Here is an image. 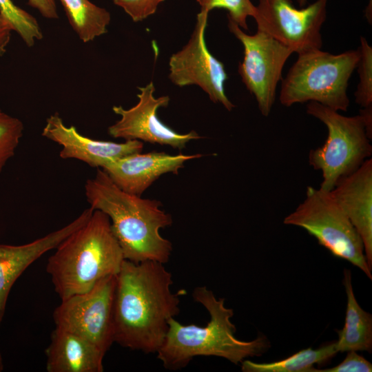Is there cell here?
I'll return each instance as SVG.
<instances>
[{"mask_svg":"<svg viewBox=\"0 0 372 372\" xmlns=\"http://www.w3.org/2000/svg\"><path fill=\"white\" fill-rule=\"evenodd\" d=\"M172 275L156 261L125 260L116 275L113 321L114 342L121 346L156 353L163 345L168 322L180 311V296L172 293Z\"/></svg>","mask_w":372,"mask_h":372,"instance_id":"obj_1","label":"cell"},{"mask_svg":"<svg viewBox=\"0 0 372 372\" xmlns=\"http://www.w3.org/2000/svg\"><path fill=\"white\" fill-rule=\"evenodd\" d=\"M84 187L90 207L109 217L125 260L135 263L169 261L172 245L160 230L170 226L172 218L160 201L122 190L101 168L96 169Z\"/></svg>","mask_w":372,"mask_h":372,"instance_id":"obj_2","label":"cell"},{"mask_svg":"<svg viewBox=\"0 0 372 372\" xmlns=\"http://www.w3.org/2000/svg\"><path fill=\"white\" fill-rule=\"evenodd\" d=\"M192 296L209 312V322L205 327H198L169 319L165 341L156 353L166 369L185 368L196 356H216L238 364L247 358L260 356L269 349L270 342L264 335L249 342L236 338V329L230 320L234 311L225 306V298L217 299L205 286L196 287Z\"/></svg>","mask_w":372,"mask_h":372,"instance_id":"obj_3","label":"cell"},{"mask_svg":"<svg viewBox=\"0 0 372 372\" xmlns=\"http://www.w3.org/2000/svg\"><path fill=\"white\" fill-rule=\"evenodd\" d=\"M55 249L46 271L61 300L116 276L125 260L109 217L99 210H94L89 220Z\"/></svg>","mask_w":372,"mask_h":372,"instance_id":"obj_4","label":"cell"},{"mask_svg":"<svg viewBox=\"0 0 372 372\" xmlns=\"http://www.w3.org/2000/svg\"><path fill=\"white\" fill-rule=\"evenodd\" d=\"M360 56L359 48L338 54L321 49L298 54L282 79L280 103L290 107L313 101L336 111H347L349 81Z\"/></svg>","mask_w":372,"mask_h":372,"instance_id":"obj_5","label":"cell"},{"mask_svg":"<svg viewBox=\"0 0 372 372\" xmlns=\"http://www.w3.org/2000/svg\"><path fill=\"white\" fill-rule=\"evenodd\" d=\"M307 112L327 127L326 141L310 151L309 163L322 172L320 187L331 191L341 178L355 172L371 158V139L360 114L346 116L313 101L307 104Z\"/></svg>","mask_w":372,"mask_h":372,"instance_id":"obj_6","label":"cell"},{"mask_svg":"<svg viewBox=\"0 0 372 372\" xmlns=\"http://www.w3.org/2000/svg\"><path fill=\"white\" fill-rule=\"evenodd\" d=\"M283 223L304 229L334 256L349 261L372 279L362 240L330 191L308 186L303 202Z\"/></svg>","mask_w":372,"mask_h":372,"instance_id":"obj_7","label":"cell"},{"mask_svg":"<svg viewBox=\"0 0 372 372\" xmlns=\"http://www.w3.org/2000/svg\"><path fill=\"white\" fill-rule=\"evenodd\" d=\"M327 6V0H317L298 9L291 0H258L253 17L258 30L300 54L321 49Z\"/></svg>","mask_w":372,"mask_h":372,"instance_id":"obj_8","label":"cell"},{"mask_svg":"<svg viewBox=\"0 0 372 372\" xmlns=\"http://www.w3.org/2000/svg\"><path fill=\"white\" fill-rule=\"evenodd\" d=\"M228 28L244 48L238 70L242 81L254 96L261 114L267 116L275 101L278 83L282 80L283 67L293 52L261 31L252 35L245 33L230 19Z\"/></svg>","mask_w":372,"mask_h":372,"instance_id":"obj_9","label":"cell"},{"mask_svg":"<svg viewBox=\"0 0 372 372\" xmlns=\"http://www.w3.org/2000/svg\"><path fill=\"white\" fill-rule=\"evenodd\" d=\"M116 284V276H107L90 291L62 300L53 313L56 327L87 339L105 354L114 342Z\"/></svg>","mask_w":372,"mask_h":372,"instance_id":"obj_10","label":"cell"},{"mask_svg":"<svg viewBox=\"0 0 372 372\" xmlns=\"http://www.w3.org/2000/svg\"><path fill=\"white\" fill-rule=\"evenodd\" d=\"M208 14L200 11L187 43L170 56L169 78L178 87L199 86L212 102L231 111L235 105L225 94L227 74L224 64L210 53L205 43Z\"/></svg>","mask_w":372,"mask_h":372,"instance_id":"obj_11","label":"cell"},{"mask_svg":"<svg viewBox=\"0 0 372 372\" xmlns=\"http://www.w3.org/2000/svg\"><path fill=\"white\" fill-rule=\"evenodd\" d=\"M138 89V101L134 106L129 109L121 105L113 106L112 111L121 118L108 127L111 136L169 145L178 149L185 148L190 141L201 138L194 130L180 134L160 121L157 111L160 107H167L170 98L168 96L156 98L153 81Z\"/></svg>","mask_w":372,"mask_h":372,"instance_id":"obj_12","label":"cell"},{"mask_svg":"<svg viewBox=\"0 0 372 372\" xmlns=\"http://www.w3.org/2000/svg\"><path fill=\"white\" fill-rule=\"evenodd\" d=\"M41 135L61 147L59 152L61 158L76 159L96 169H102L122 157L141 152L143 148V143L138 140L115 143L88 138L80 134L75 126L65 125L58 113L47 118Z\"/></svg>","mask_w":372,"mask_h":372,"instance_id":"obj_13","label":"cell"},{"mask_svg":"<svg viewBox=\"0 0 372 372\" xmlns=\"http://www.w3.org/2000/svg\"><path fill=\"white\" fill-rule=\"evenodd\" d=\"M202 156L201 154L171 155L164 152H141L115 160L102 169L122 190L141 196L162 175L178 174L186 161Z\"/></svg>","mask_w":372,"mask_h":372,"instance_id":"obj_14","label":"cell"},{"mask_svg":"<svg viewBox=\"0 0 372 372\" xmlns=\"http://www.w3.org/2000/svg\"><path fill=\"white\" fill-rule=\"evenodd\" d=\"M330 193L359 234L367 263L372 270L371 158L353 173L341 178Z\"/></svg>","mask_w":372,"mask_h":372,"instance_id":"obj_15","label":"cell"},{"mask_svg":"<svg viewBox=\"0 0 372 372\" xmlns=\"http://www.w3.org/2000/svg\"><path fill=\"white\" fill-rule=\"evenodd\" d=\"M90 207L62 228L21 245H0V325L10 291L21 273L45 253L55 249L90 218Z\"/></svg>","mask_w":372,"mask_h":372,"instance_id":"obj_16","label":"cell"},{"mask_svg":"<svg viewBox=\"0 0 372 372\" xmlns=\"http://www.w3.org/2000/svg\"><path fill=\"white\" fill-rule=\"evenodd\" d=\"M48 372H103L105 353L87 339L56 327L45 349Z\"/></svg>","mask_w":372,"mask_h":372,"instance_id":"obj_17","label":"cell"},{"mask_svg":"<svg viewBox=\"0 0 372 372\" xmlns=\"http://www.w3.org/2000/svg\"><path fill=\"white\" fill-rule=\"evenodd\" d=\"M343 284L345 287L347 303L345 322L343 328L338 331V340L335 342L337 352L351 351H372V316L360 306L355 297L351 282V273L344 271Z\"/></svg>","mask_w":372,"mask_h":372,"instance_id":"obj_18","label":"cell"},{"mask_svg":"<svg viewBox=\"0 0 372 372\" xmlns=\"http://www.w3.org/2000/svg\"><path fill=\"white\" fill-rule=\"evenodd\" d=\"M68 22L83 43H88L107 32L110 12L89 0H60Z\"/></svg>","mask_w":372,"mask_h":372,"instance_id":"obj_19","label":"cell"},{"mask_svg":"<svg viewBox=\"0 0 372 372\" xmlns=\"http://www.w3.org/2000/svg\"><path fill=\"white\" fill-rule=\"evenodd\" d=\"M335 342L317 349L308 348L280 361L256 363L244 360L241 364L243 372H313V365L329 360L336 353Z\"/></svg>","mask_w":372,"mask_h":372,"instance_id":"obj_20","label":"cell"},{"mask_svg":"<svg viewBox=\"0 0 372 372\" xmlns=\"http://www.w3.org/2000/svg\"><path fill=\"white\" fill-rule=\"evenodd\" d=\"M0 14L28 47H32L36 41L43 39V34L37 19L12 0H0Z\"/></svg>","mask_w":372,"mask_h":372,"instance_id":"obj_21","label":"cell"},{"mask_svg":"<svg viewBox=\"0 0 372 372\" xmlns=\"http://www.w3.org/2000/svg\"><path fill=\"white\" fill-rule=\"evenodd\" d=\"M22 121L0 107V174L8 161L14 156L23 136Z\"/></svg>","mask_w":372,"mask_h":372,"instance_id":"obj_22","label":"cell"},{"mask_svg":"<svg viewBox=\"0 0 372 372\" xmlns=\"http://www.w3.org/2000/svg\"><path fill=\"white\" fill-rule=\"evenodd\" d=\"M360 59L357 65L360 81L355 92V103L362 108L372 106V48L360 37Z\"/></svg>","mask_w":372,"mask_h":372,"instance_id":"obj_23","label":"cell"},{"mask_svg":"<svg viewBox=\"0 0 372 372\" xmlns=\"http://www.w3.org/2000/svg\"><path fill=\"white\" fill-rule=\"evenodd\" d=\"M200 11L209 13L213 9L223 8L228 11L227 17L241 29L248 30L247 19L253 17L255 6L250 0H197Z\"/></svg>","mask_w":372,"mask_h":372,"instance_id":"obj_24","label":"cell"},{"mask_svg":"<svg viewBox=\"0 0 372 372\" xmlns=\"http://www.w3.org/2000/svg\"><path fill=\"white\" fill-rule=\"evenodd\" d=\"M134 22L143 21L154 14L165 0H112Z\"/></svg>","mask_w":372,"mask_h":372,"instance_id":"obj_25","label":"cell"},{"mask_svg":"<svg viewBox=\"0 0 372 372\" xmlns=\"http://www.w3.org/2000/svg\"><path fill=\"white\" fill-rule=\"evenodd\" d=\"M344 360L338 365L325 369H315L313 372H371L372 364L355 351L347 352Z\"/></svg>","mask_w":372,"mask_h":372,"instance_id":"obj_26","label":"cell"},{"mask_svg":"<svg viewBox=\"0 0 372 372\" xmlns=\"http://www.w3.org/2000/svg\"><path fill=\"white\" fill-rule=\"evenodd\" d=\"M28 4L45 18L56 19L59 18L55 0H28Z\"/></svg>","mask_w":372,"mask_h":372,"instance_id":"obj_27","label":"cell"},{"mask_svg":"<svg viewBox=\"0 0 372 372\" xmlns=\"http://www.w3.org/2000/svg\"><path fill=\"white\" fill-rule=\"evenodd\" d=\"M12 31L8 22L0 14V56H3L7 50Z\"/></svg>","mask_w":372,"mask_h":372,"instance_id":"obj_28","label":"cell"},{"mask_svg":"<svg viewBox=\"0 0 372 372\" xmlns=\"http://www.w3.org/2000/svg\"><path fill=\"white\" fill-rule=\"evenodd\" d=\"M363 119L369 138H372V106L361 108L359 114Z\"/></svg>","mask_w":372,"mask_h":372,"instance_id":"obj_29","label":"cell"},{"mask_svg":"<svg viewBox=\"0 0 372 372\" xmlns=\"http://www.w3.org/2000/svg\"><path fill=\"white\" fill-rule=\"evenodd\" d=\"M365 17H366L368 21L370 22V23H371V19H372V0L369 1V4L366 8Z\"/></svg>","mask_w":372,"mask_h":372,"instance_id":"obj_30","label":"cell"},{"mask_svg":"<svg viewBox=\"0 0 372 372\" xmlns=\"http://www.w3.org/2000/svg\"><path fill=\"white\" fill-rule=\"evenodd\" d=\"M297 1L300 7H304L307 3V0H297Z\"/></svg>","mask_w":372,"mask_h":372,"instance_id":"obj_31","label":"cell"},{"mask_svg":"<svg viewBox=\"0 0 372 372\" xmlns=\"http://www.w3.org/2000/svg\"><path fill=\"white\" fill-rule=\"evenodd\" d=\"M3 370V359L0 352V372Z\"/></svg>","mask_w":372,"mask_h":372,"instance_id":"obj_32","label":"cell"}]
</instances>
